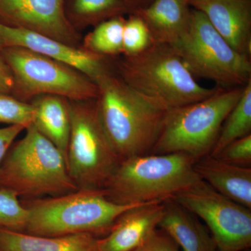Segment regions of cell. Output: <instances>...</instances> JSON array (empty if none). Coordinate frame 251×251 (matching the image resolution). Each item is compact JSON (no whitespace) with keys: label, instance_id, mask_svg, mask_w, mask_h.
Wrapping results in <instances>:
<instances>
[{"label":"cell","instance_id":"1","mask_svg":"<svg viewBox=\"0 0 251 251\" xmlns=\"http://www.w3.org/2000/svg\"><path fill=\"white\" fill-rule=\"evenodd\" d=\"M95 83L99 121L117 156L122 161L150 154L161 134L166 110L137 93L114 69Z\"/></svg>","mask_w":251,"mask_h":251},{"label":"cell","instance_id":"2","mask_svg":"<svg viewBox=\"0 0 251 251\" xmlns=\"http://www.w3.org/2000/svg\"><path fill=\"white\" fill-rule=\"evenodd\" d=\"M112 64L127 85L166 111L207 98L219 88L200 85L169 44L153 43L139 54L112 58Z\"/></svg>","mask_w":251,"mask_h":251},{"label":"cell","instance_id":"3","mask_svg":"<svg viewBox=\"0 0 251 251\" xmlns=\"http://www.w3.org/2000/svg\"><path fill=\"white\" fill-rule=\"evenodd\" d=\"M196 161L183 153L126 158L105 184L104 193L120 205L166 202L202 180L193 168Z\"/></svg>","mask_w":251,"mask_h":251},{"label":"cell","instance_id":"4","mask_svg":"<svg viewBox=\"0 0 251 251\" xmlns=\"http://www.w3.org/2000/svg\"><path fill=\"white\" fill-rule=\"evenodd\" d=\"M21 202L28 214L24 232L45 237L77 234L105 237L119 216L138 205L115 204L105 197L103 190H77Z\"/></svg>","mask_w":251,"mask_h":251},{"label":"cell","instance_id":"5","mask_svg":"<svg viewBox=\"0 0 251 251\" xmlns=\"http://www.w3.org/2000/svg\"><path fill=\"white\" fill-rule=\"evenodd\" d=\"M25 135L14 143L0 167V188L21 200L57 196L77 188L58 148L31 125Z\"/></svg>","mask_w":251,"mask_h":251},{"label":"cell","instance_id":"6","mask_svg":"<svg viewBox=\"0 0 251 251\" xmlns=\"http://www.w3.org/2000/svg\"><path fill=\"white\" fill-rule=\"evenodd\" d=\"M244 87H219L207 98L168 110L150 154L183 153L196 161L210 155L223 124L242 97Z\"/></svg>","mask_w":251,"mask_h":251},{"label":"cell","instance_id":"7","mask_svg":"<svg viewBox=\"0 0 251 251\" xmlns=\"http://www.w3.org/2000/svg\"><path fill=\"white\" fill-rule=\"evenodd\" d=\"M171 46L196 79L224 89L244 87L251 80V57L235 50L198 10H191L187 28Z\"/></svg>","mask_w":251,"mask_h":251},{"label":"cell","instance_id":"8","mask_svg":"<svg viewBox=\"0 0 251 251\" xmlns=\"http://www.w3.org/2000/svg\"><path fill=\"white\" fill-rule=\"evenodd\" d=\"M72 129L67 164L77 190H103L121 160L109 143L94 100H69Z\"/></svg>","mask_w":251,"mask_h":251},{"label":"cell","instance_id":"9","mask_svg":"<svg viewBox=\"0 0 251 251\" xmlns=\"http://www.w3.org/2000/svg\"><path fill=\"white\" fill-rule=\"evenodd\" d=\"M14 80L11 95L30 103L43 94L61 96L69 100H94L98 87L75 68L17 46L4 47L0 52Z\"/></svg>","mask_w":251,"mask_h":251},{"label":"cell","instance_id":"10","mask_svg":"<svg viewBox=\"0 0 251 251\" xmlns=\"http://www.w3.org/2000/svg\"><path fill=\"white\" fill-rule=\"evenodd\" d=\"M205 223L218 251L251 247V209L218 193L201 180L173 198Z\"/></svg>","mask_w":251,"mask_h":251},{"label":"cell","instance_id":"11","mask_svg":"<svg viewBox=\"0 0 251 251\" xmlns=\"http://www.w3.org/2000/svg\"><path fill=\"white\" fill-rule=\"evenodd\" d=\"M0 24L82 48L81 36L64 11V0H0Z\"/></svg>","mask_w":251,"mask_h":251},{"label":"cell","instance_id":"12","mask_svg":"<svg viewBox=\"0 0 251 251\" xmlns=\"http://www.w3.org/2000/svg\"><path fill=\"white\" fill-rule=\"evenodd\" d=\"M0 40L3 47L25 48L75 68L95 82L113 69L112 58L99 55L82 48L72 47L52 38L21 28L0 24Z\"/></svg>","mask_w":251,"mask_h":251},{"label":"cell","instance_id":"13","mask_svg":"<svg viewBox=\"0 0 251 251\" xmlns=\"http://www.w3.org/2000/svg\"><path fill=\"white\" fill-rule=\"evenodd\" d=\"M188 4L202 12L235 50L251 57V0H198Z\"/></svg>","mask_w":251,"mask_h":251},{"label":"cell","instance_id":"14","mask_svg":"<svg viewBox=\"0 0 251 251\" xmlns=\"http://www.w3.org/2000/svg\"><path fill=\"white\" fill-rule=\"evenodd\" d=\"M164 202L138 204L119 216L109 233L99 238L100 251H131L158 229Z\"/></svg>","mask_w":251,"mask_h":251},{"label":"cell","instance_id":"15","mask_svg":"<svg viewBox=\"0 0 251 251\" xmlns=\"http://www.w3.org/2000/svg\"><path fill=\"white\" fill-rule=\"evenodd\" d=\"M193 168L218 193L251 209V168L229 164L209 155L195 162Z\"/></svg>","mask_w":251,"mask_h":251},{"label":"cell","instance_id":"16","mask_svg":"<svg viewBox=\"0 0 251 251\" xmlns=\"http://www.w3.org/2000/svg\"><path fill=\"white\" fill-rule=\"evenodd\" d=\"M164 213L158 228L173 239L182 251H218L206 226L174 199L164 202Z\"/></svg>","mask_w":251,"mask_h":251},{"label":"cell","instance_id":"17","mask_svg":"<svg viewBox=\"0 0 251 251\" xmlns=\"http://www.w3.org/2000/svg\"><path fill=\"white\" fill-rule=\"evenodd\" d=\"M191 11L186 0H153L132 13L146 23L153 42L172 46L187 28Z\"/></svg>","mask_w":251,"mask_h":251},{"label":"cell","instance_id":"18","mask_svg":"<svg viewBox=\"0 0 251 251\" xmlns=\"http://www.w3.org/2000/svg\"><path fill=\"white\" fill-rule=\"evenodd\" d=\"M30 103L34 109L32 125L58 148L67 161L72 129L69 99L61 96L43 94L33 99Z\"/></svg>","mask_w":251,"mask_h":251},{"label":"cell","instance_id":"19","mask_svg":"<svg viewBox=\"0 0 251 251\" xmlns=\"http://www.w3.org/2000/svg\"><path fill=\"white\" fill-rule=\"evenodd\" d=\"M0 251L100 250L99 248V237L90 234L45 237L0 227Z\"/></svg>","mask_w":251,"mask_h":251},{"label":"cell","instance_id":"20","mask_svg":"<svg viewBox=\"0 0 251 251\" xmlns=\"http://www.w3.org/2000/svg\"><path fill=\"white\" fill-rule=\"evenodd\" d=\"M125 21L123 16H119L99 23L83 39L82 49L110 58L119 57L123 53Z\"/></svg>","mask_w":251,"mask_h":251},{"label":"cell","instance_id":"21","mask_svg":"<svg viewBox=\"0 0 251 251\" xmlns=\"http://www.w3.org/2000/svg\"><path fill=\"white\" fill-rule=\"evenodd\" d=\"M251 134V80L244 87L242 97L225 120L209 156H216L229 143Z\"/></svg>","mask_w":251,"mask_h":251},{"label":"cell","instance_id":"22","mask_svg":"<svg viewBox=\"0 0 251 251\" xmlns=\"http://www.w3.org/2000/svg\"><path fill=\"white\" fill-rule=\"evenodd\" d=\"M130 11L123 0H73L72 11L82 25H98Z\"/></svg>","mask_w":251,"mask_h":251},{"label":"cell","instance_id":"23","mask_svg":"<svg viewBox=\"0 0 251 251\" xmlns=\"http://www.w3.org/2000/svg\"><path fill=\"white\" fill-rule=\"evenodd\" d=\"M146 23L138 15L132 13L126 19L123 29V55L139 54L153 44Z\"/></svg>","mask_w":251,"mask_h":251},{"label":"cell","instance_id":"24","mask_svg":"<svg viewBox=\"0 0 251 251\" xmlns=\"http://www.w3.org/2000/svg\"><path fill=\"white\" fill-rule=\"evenodd\" d=\"M27 211L12 191L0 188V227L25 232Z\"/></svg>","mask_w":251,"mask_h":251},{"label":"cell","instance_id":"25","mask_svg":"<svg viewBox=\"0 0 251 251\" xmlns=\"http://www.w3.org/2000/svg\"><path fill=\"white\" fill-rule=\"evenodd\" d=\"M34 109L30 103L18 100L11 94L0 92V123L22 125L32 124Z\"/></svg>","mask_w":251,"mask_h":251},{"label":"cell","instance_id":"26","mask_svg":"<svg viewBox=\"0 0 251 251\" xmlns=\"http://www.w3.org/2000/svg\"><path fill=\"white\" fill-rule=\"evenodd\" d=\"M214 157L234 166L251 168V134L229 143Z\"/></svg>","mask_w":251,"mask_h":251},{"label":"cell","instance_id":"27","mask_svg":"<svg viewBox=\"0 0 251 251\" xmlns=\"http://www.w3.org/2000/svg\"><path fill=\"white\" fill-rule=\"evenodd\" d=\"M131 251H180L179 248L161 229H156L143 244Z\"/></svg>","mask_w":251,"mask_h":251},{"label":"cell","instance_id":"28","mask_svg":"<svg viewBox=\"0 0 251 251\" xmlns=\"http://www.w3.org/2000/svg\"><path fill=\"white\" fill-rule=\"evenodd\" d=\"M25 128L22 125H10L0 128V167L15 139Z\"/></svg>","mask_w":251,"mask_h":251},{"label":"cell","instance_id":"29","mask_svg":"<svg viewBox=\"0 0 251 251\" xmlns=\"http://www.w3.org/2000/svg\"><path fill=\"white\" fill-rule=\"evenodd\" d=\"M14 80L12 72L0 54V92L12 94Z\"/></svg>","mask_w":251,"mask_h":251},{"label":"cell","instance_id":"30","mask_svg":"<svg viewBox=\"0 0 251 251\" xmlns=\"http://www.w3.org/2000/svg\"><path fill=\"white\" fill-rule=\"evenodd\" d=\"M131 12L145 7L150 4L153 0H123Z\"/></svg>","mask_w":251,"mask_h":251},{"label":"cell","instance_id":"31","mask_svg":"<svg viewBox=\"0 0 251 251\" xmlns=\"http://www.w3.org/2000/svg\"><path fill=\"white\" fill-rule=\"evenodd\" d=\"M3 45L2 44H1V40H0V52H1V50L3 49Z\"/></svg>","mask_w":251,"mask_h":251},{"label":"cell","instance_id":"32","mask_svg":"<svg viewBox=\"0 0 251 251\" xmlns=\"http://www.w3.org/2000/svg\"><path fill=\"white\" fill-rule=\"evenodd\" d=\"M186 1H187V3L188 4V3L192 2V1H198V0H186Z\"/></svg>","mask_w":251,"mask_h":251}]
</instances>
